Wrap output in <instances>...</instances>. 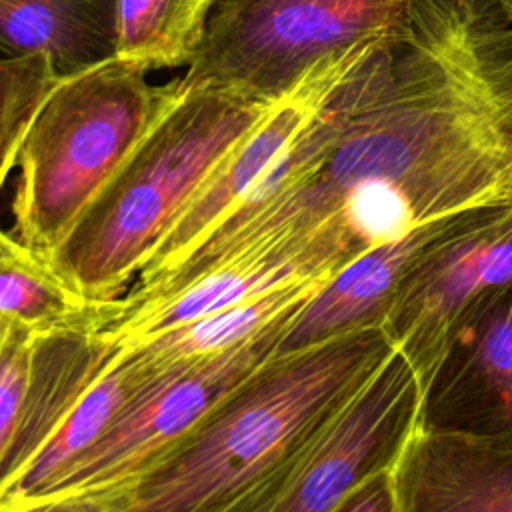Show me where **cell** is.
Returning <instances> with one entry per match:
<instances>
[{"label": "cell", "mask_w": 512, "mask_h": 512, "mask_svg": "<svg viewBox=\"0 0 512 512\" xmlns=\"http://www.w3.org/2000/svg\"><path fill=\"white\" fill-rule=\"evenodd\" d=\"M394 350L382 328L274 354L130 482L122 512H228L294 456Z\"/></svg>", "instance_id": "6da1fadb"}, {"label": "cell", "mask_w": 512, "mask_h": 512, "mask_svg": "<svg viewBox=\"0 0 512 512\" xmlns=\"http://www.w3.org/2000/svg\"><path fill=\"white\" fill-rule=\"evenodd\" d=\"M274 102L180 88L46 258L50 268L88 302L118 300L204 180Z\"/></svg>", "instance_id": "7a4b0ae2"}, {"label": "cell", "mask_w": 512, "mask_h": 512, "mask_svg": "<svg viewBox=\"0 0 512 512\" xmlns=\"http://www.w3.org/2000/svg\"><path fill=\"white\" fill-rule=\"evenodd\" d=\"M146 70L112 58L62 76L40 104L16 152L8 234L48 258L178 98V78L150 84Z\"/></svg>", "instance_id": "3957f363"}, {"label": "cell", "mask_w": 512, "mask_h": 512, "mask_svg": "<svg viewBox=\"0 0 512 512\" xmlns=\"http://www.w3.org/2000/svg\"><path fill=\"white\" fill-rule=\"evenodd\" d=\"M408 12L410 0H216L178 84L274 102L330 54L398 32Z\"/></svg>", "instance_id": "277c9868"}, {"label": "cell", "mask_w": 512, "mask_h": 512, "mask_svg": "<svg viewBox=\"0 0 512 512\" xmlns=\"http://www.w3.org/2000/svg\"><path fill=\"white\" fill-rule=\"evenodd\" d=\"M422 384L396 348L294 456L228 512H334L396 464L420 424Z\"/></svg>", "instance_id": "5b68a950"}, {"label": "cell", "mask_w": 512, "mask_h": 512, "mask_svg": "<svg viewBox=\"0 0 512 512\" xmlns=\"http://www.w3.org/2000/svg\"><path fill=\"white\" fill-rule=\"evenodd\" d=\"M290 322L292 318L280 320L224 352L170 366L162 380L138 398L46 494L132 482L250 372L274 356Z\"/></svg>", "instance_id": "8992f818"}, {"label": "cell", "mask_w": 512, "mask_h": 512, "mask_svg": "<svg viewBox=\"0 0 512 512\" xmlns=\"http://www.w3.org/2000/svg\"><path fill=\"white\" fill-rule=\"evenodd\" d=\"M512 282V206L480 210L406 282L382 330L416 370L422 390L482 296Z\"/></svg>", "instance_id": "52a82bcc"}, {"label": "cell", "mask_w": 512, "mask_h": 512, "mask_svg": "<svg viewBox=\"0 0 512 512\" xmlns=\"http://www.w3.org/2000/svg\"><path fill=\"white\" fill-rule=\"evenodd\" d=\"M380 38L382 36H372L330 54L320 60L288 94L276 100L266 116L204 180L134 282H146L164 272L194 244H198L224 216H228L296 138L328 92Z\"/></svg>", "instance_id": "ba28073f"}, {"label": "cell", "mask_w": 512, "mask_h": 512, "mask_svg": "<svg viewBox=\"0 0 512 512\" xmlns=\"http://www.w3.org/2000/svg\"><path fill=\"white\" fill-rule=\"evenodd\" d=\"M420 426L512 436V282L482 296L456 326L422 390Z\"/></svg>", "instance_id": "9c48e42d"}, {"label": "cell", "mask_w": 512, "mask_h": 512, "mask_svg": "<svg viewBox=\"0 0 512 512\" xmlns=\"http://www.w3.org/2000/svg\"><path fill=\"white\" fill-rule=\"evenodd\" d=\"M350 260L324 230L264 240L216 262L160 302L102 320L100 330L120 342L152 336L290 282L334 276Z\"/></svg>", "instance_id": "30bf717a"}, {"label": "cell", "mask_w": 512, "mask_h": 512, "mask_svg": "<svg viewBox=\"0 0 512 512\" xmlns=\"http://www.w3.org/2000/svg\"><path fill=\"white\" fill-rule=\"evenodd\" d=\"M480 210L416 228L350 260L292 318L274 354H288L354 330L382 328L406 282Z\"/></svg>", "instance_id": "8fae6325"}, {"label": "cell", "mask_w": 512, "mask_h": 512, "mask_svg": "<svg viewBox=\"0 0 512 512\" xmlns=\"http://www.w3.org/2000/svg\"><path fill=\"white\" fill-rule=\"evenodd\" d=\"M392 472L400 512H512V436L418 424Z\"/></svg>", "instance_id": "7c38bea8"}, {"label": "cell", "mask_w": 512, "mask_h": 512, "mask_svg": "<svg viewBox=\"0 0 512 512\" xmlns=\"http://www.w3.org/2000/svg\"><path fill=\"white\" fill-rule=\"evenodd\" d=\"M122 348L124 342L106 336L94 322L32 336L18 422L0 460V494L30 466Z\"/></svg>", "instance_id": "4fadbf2b"}, {"label": "cell", "mask_w": 512, "mask_h": 512, "mask_svg": "<svg viewBox=\"0 0 512 512\" xmlns=\"http://www.w3.org/2000/svg\"><path fill=\"white\" fill-rule=\"evenodd\" d=\"M168 370L148 362L124 342L122 352L86 390L30 466L0 494V502L44 496Z\"/></svg>", "instance_id": "5bb4252c"}, {"label": "cell", "mask_w": 512, "mask_h": 512, "mask_svg": "<svg viewBox=\"0 0 512 512\" xmlns=\"http://www.w3.org/2000/svg\"><path fill=\"white\" fill-rule=\"evenodd\" d=\"M118 0H0V52L44 54L70 76L116 58Z\"/></svg>", "instance_id": "9a60e30c"}, {"label": "cell", "mask_w": 512, "mask_h": 512, "mask_svg": "<svg viewBox=\"0 0 512 512\" xmlns=\"http://www.w3.org/2000/svg\"><path fill=\"white\" fill-rule=\"evenodd\" d=\"M330 278L332 276H320L290 282L192 322L126 342L158 368L206 358L256 336L280 320L294 318Z\"/></svg>", "instance_id": "2e32d148"}, {"label": "cell", "mask_w": 512, "mask_h": 512, "mask_svg": "<svg viewBox=\"0 0 512 512\" xmlns=\"http://www.w3.org/2000/svg\"><path fill=\"white\" fill-rule=\"evenodd\" d=\"M102 304L84 300L50 264L0 230V320L34 334L94 322Z\"/></svg>", "instance_id": "e0dca14e"}, {"label": "cell", "mask_w": 512, "mask_h": 512, "mask_svg": "<svg viewBox=\"0 0 512 512\" xmlns=\"http://www.w3.org/2000/svg\"><path fill=\"white\" fill-rule=\"evenodd\" d=\"M216 0H118L116 58L146 72L188 66Z\"/></svg>", "instance_id": "ac0fdd59"}, {"label": "cell", "mask_w": 512, "mask_h": 512, "mask_svg": "<svg viewBox=\"0 0 512 512\" xmlns=\"http://www.w3.org/2000/svg\"><path fill=\"white\" fill-rule=\"evenodd\" d=\"M58 80L44 54L0 56V190L34 114Z\"/></svg>", "instance_id": "d6986e66"}, {"label": "cell", "mask_w": 512, "mask_h": 512, "mask_svg": "<svg viewBox=\"0 0 512 512\" xmlns=\"http://www.w3.org/2000/svg\"><path fill=\"white\" fill-rule=\"evenodd\" d=\"M34 332L6 324L0 342V460L14 434L24 396Z\"/></svg>", "instance_id": "ffe728a7"}, {"label": "cell", "mask_w": 512, "mask_h": 512, "mask_svg": "<svg viewBox=\"0 0 512 512\" xmlns=\"http://www.w3.org/2000/svg\"><path fill=\"white\" fill-rule=\"evenodd\" d=\"M130 482L60 490L36 498L0 502V512H122L128 504Z\"/></svg>", "instance_id": "44dd1931"}, {"label": "cell", "mask_w": 512, "mask_h": 512, "mask_svg": "<svg viewBox=\"0 0 512 512\" xmlns=\"http://www.w3.org/2000/svg\"><path fill=\"white\" fill-rule=\"evenodd\" d=\"M334 512H400L392 468L374 474L354 488Z\"/></svg>", "instance_id": "7402d4cb"}, {"label": "cell", "mask_w": 512, "mask_h": 512, "mask_svg": "<svg viewBox=\"0 0 512 512\" xmlns=\"http://www.w3.org/2000/svg\"><path fill=\"white\" fill-rule=\"evenodd\" d=\"M498 6H500V10L508 16V20L512 22V0H494Z\"/></svg>", "instance_id": "603a6c76"}, {"label": "cell", "mask_w": 512, "mask_h": 512, "mask_svg": "<svg viewBox=\"0 0 512 512\" xmlns=\"http://www.w3.org/2000/svg\"><path fill=\"white\" fill-rule=\"evenodd\" d=\"M4 330H6V322L0 320V342H2V336H4Z\"/></svg>", "instance_id": "cb8c5ba5"}]
</instances>
